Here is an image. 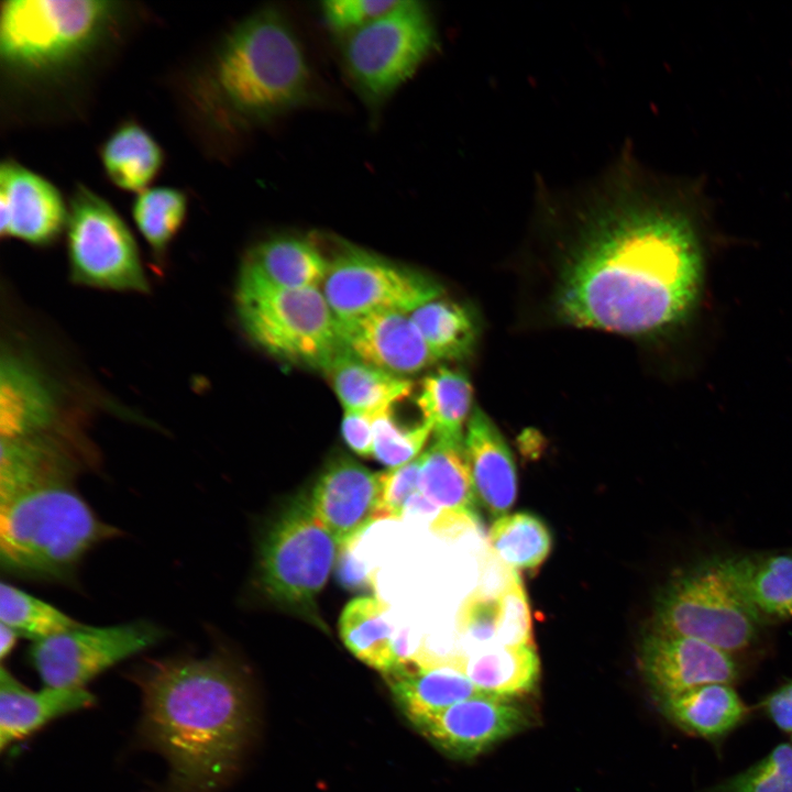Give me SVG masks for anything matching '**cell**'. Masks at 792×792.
Listing matches in <instances>:
<instances>
[{"mask_svg": "<svg viewBox=\"0 0 792 792\" xmlns=\"http://www.w3.org/2000/svg\"><path fill=\"white\" fill-rule=\"evenodd\" d=\"M400 0H329L321 2L327 26L350 34L394 9Z\"/></svg>", "mask_w": 792, "mask_h": 792, "instance_id": "41", "label": "cell"}, {"mask_svg": "<svg viewBox=\"0 0 792 792\" xmlns=\"http://www.w3.org/2000/svg\"><path fill=\"white\" fill-rule=\"evenodd\" d=\"M472 397V385L463 372L440 367L421 381L416 405L436 439L462 442Z\"/></svg>", "mask_w": 792, "mask_h": 792, "instance_id": "31", "label": "cell"}, {"mask_svg": "<svg viewBox=\"0 0 792 792\" xmlns=\"http://www.w3.org/2000/svg\"><path fill=\"white\" fill-rule=\"evenodd\" d=\"M661 714L682 732L721 743L749 716L750 708L732 684L710 683L657 700Z\"/></svg>", "mask_w": 792, "mask_h": 792, "instance_id": "23", "label": "cell"}, {"mask_svg": "<svg viewBox=\"0 0 792 792\" xmlns=\"http://www.w3.org/2000/svg\"><path fill=\"white\" fill-rule=\"evenodd\" d=\"M457 622L459 634L468 642L463 653L497 645L502 622L498 593L474 590L462 602Z\"/></svg>", "mask_w": 792, "mask_h": 792, "instance_id": "38", "label": "cell"}, {"mask_svg": "<svg viewBox=\"0 0 792 792\" xmlns=\"http://www.w3.org/2000/svg\"><path fill=\"white\" fill-rule=\"evenodd\" d=\"M186 196L172 187L147 188L132 206L134 222L152 251L162 256L184 223Z\"/></svg>", "mask_w": 792, "mask_h": 792, "instance_id": "35", "label": "cell"}, {"mask_svg": "<svg viewBox=\"0 0 792 792\" xmlns=\"http://www.w3.org/2000/svg\"><path fill=\"white\" fill-rule=\"evenodd\" d=\"M387 605L378 597L366 595L350 601L339 619L344 646L362 662L382 672H392L399 664L397 635L387 618Z\"/></svg>", "mask_w": 792, "mask_h": 792, "instance_id": "29", "label": "cell"}, {"mask_svg": "<svg viewBox=\"0 0 792 792\" xmlns=\"http://www.w3.org/2000/svg\"><path fill=\"white\" fill-rule=\"evenodd\" d=\"M86 689L47 688L32 691L10 671H0V748L29 736L51 721L91 706Z\"/></svg>", "mask_w": 792, "mask_h": 792, "instance_id": "22", "label": "cell"}, {"mask_svg": "<svg viewBox=\"0 0 792 792\" xmlns=\"http://www.w3.org/2000/svg\"><path fill=\"white\" fill-rule=\"evenodd\" d=\"M56 415V397L44 374L23 356L3 352L0 367L1 439L47 435Z\"/></svg>", "mask_w": 792, "mask_h": 792, "instance_id": "18", "label": "cell"}, {"mask_svg": "<svg viewBox=\"0 0 792 792\" xmlns=\"http://www.w3.org/2000/svg\"><path fill=\"white\" fill-rule=\"evenodd\" d=\"M464 450L477 502L495 519L507 515L517 496L516 464L498 428L480 408L466 422Z\"/></svg>", "mask_w": 792, "mask_h": 792, "instance_id": "20", "label": "cell"}, {"mask_svg": "<svg viewBox=\"0 0 792 792\" xmlns=\"http://www.w3.org/2000/svg\"><path fill=\"white\" fill-rule=\"evenodd\" d=\"M639 669L656 700L710 684H734L740 668L733 654L695 638L651 630L642 638Z\"/></svg>", "mask_w": 792, "mask_h": 792, "instance_id": "14", "label": "cell"}, {"mask_svg": "<svg viewBox=\"0 0 792 792\" xmlns=\"http://www.w3.org/2000/svg\"><path fill=\"white\" fill-rule=\"evenodd\" d=\"M141 737L169 765L170 792H217L234 773L252 711L240 668L220 652L150 660L133 672Z\"/></svg>", "mask_w": 792, "mask_h": 792, "instance_id": "2", "label": "cell"}, {"mask_svg": "<svg viewBox=\"0 0 792 792\" xmlns=\"http://www.w3.org/2000/svg\"><path fill=\"white\" fill-rule=\"evenodd\" d=\"M420 492L441 512L433 530L443 532L479 524L464 441L436 439L421 454Z\"/></svg>", "mask_w": 792, "mask_h": 792, "instance_id": "19", "label": "cell"}, {"mask_svg": "<svg viewBox=\"0 0 792 792\" xmlns=\"http://www.w3.org/2000/svg\"><path fill=\"white\" fill-rule=\"evenodd\" d=\"M20 635L12 628L0 624V656L4 660L15 647Z\"/></svg>", "mask_w": 792, "mask_h": 792, "instance_id": "45", "label": "cell"}, {"mask_svg": "<svg viewBox=\"0 0 792 792\" xmlns=\"http://www.w3.org/2000/svg\"><path fill=\"white\" fill-rule=\"evenodd\" d=\"M591 202L560 292L563 317L623 334L682 322L703 285L708 220L703 186L632 167Z\"/></svg>", "mask_w": 792, "mask_h": 792, "instance_id": "1", "label": "cell"}, {"mask_svg": "<svg viewBox=\"0 0 792 792\" xmlns=\"http://www.w3.org/2000/svg\"><path fill=\"white\" fill-rule=\"evenodd\" d=\"M384 678L397 706L414 726L424 718L482 692L458 663L422 667L407 661Z\"/></svg>", "mask_w": 792, "mask_h": 792, "instance_id": "24", "label": "cell"}, {"mask_svg": "<svg viewBox=\"0 0 792 792\" xmlns=\"http://www.w3.org/2000/svg\"><path fill=\"white\" fill-rule=\"evenodd\" d=\"M344 410L380 415L410 395L411 381L348 354L326 371Z\"/></svg>", "mask_w": 792, "mask_h": 792, "instance_id": "28", "label": "cell"}, {"mask_svg": "<svg viewBox=\"0 0 792 792\" xmlns=\"http://www.w3.org/2000/svg\"><path fill=\"white\" fill-rule=\"evenodd\" d=\"M0 624L33 642L81 625L54 605L4 582L0 586Z\"/></svg>", "mask_w": 792, "mask_h": 792, "instance_id": "34", "label": "cell"}, {"mask_svg": "<svg viewBox=\"0 0 792 792\" xmlns=\"http://www.w3.org/2000/svg\"><path fill=\"white\" fill-rule=\"evenodd\" d=\"M758 707L779 729L792 734V679L767 694Z\"/></svg>", "mask_w": 792, "mask_h": 792, "instance_id": "43", "label": "cell"}, {"mask_svg": "<svg viewBox=\"0 0 792 792\" xmlns=\"http://www.w3.org/2000/svg\"><path fill=\"white\" fill-rule=\"evenodd\" d=\"M421 455L409 463L378 472L381 519H400L409 501L420 491Z\"/></svg>", "mask_w": 792, "mask_h": 792, "instance_id": "40", "label": "cell"}, {"mask_svg": "<svg viewBox=\"0 0 792 792\" xmlns=\"http://www.w3.org/2000/svg\"><path fill=\"white\" fill-rule=\"evenodd\" d=\"M763 624L713 557L680 570L664 584L650 629L695 638L734 654L757 642Z\"/></svg>", "mask_w": 792, "mask_h": 792, "instance_id": "7", "label": "cell"}, {"mask_svg": "<svg viewBox=\"0 0 792 792\" xmlns=\"http://www.w3.org/2000/svg\"><path fill=\"white\" fill-rule=\"evenodd\" d=\"M488 546L502 563L512 570H536L549 556L552 537L536 515L520 512L494 520L487 535Z\"/></svg>", "mask_w": 792, "mask_h": 792, "instance_id": "32", "label": "cell"}, {"mask_svg": "<svg viewBox=\"0 0 792 792\" xmlns=\"http://www.w3.org/2000/svg\"><path fill=\"white\" fill-rule=\"evenodd\" d=\"M65 229L74 283L106 290H148L136 242L120 215L102 197L77 186Z\"/></svg>", "mask_w": 792, "mask_h": 792, "instance_id": "10", "label": "cell"}, {"mask_svg": "<svg viewBox=\"0 0 792 792\" xmlns=\"http://www.w3.org/2000/svg\"><path fill=\"white\" fill-rule=\"evenodd\" d=\"M339 546L314 513L309 497L294 499L260 547L258 574L274 601L309 613L338 559Z\"/></svg>", "mask_w": 792, "mask_h": 792, "instance_id": "8", "label": "cell"}, {"mask_svg": "<svg viewBox=\"0 0 792 792\" xmlns=\"http://www.w3.org/2000/svg\"><path fill=\"white\" fill-rule=\"evenodd\" d=\"M410 317L436 360H459L473 351L476 327L461 305L439 297L410 312Z\"/></svg>", "mask_w": 792, "mask_h": 792, "instance_id": "33", "label": "cell"}, {"mask_svg": "<svg viewBox=\"0 0 792 792\" xmlns=\"http://www.w3.org/2000/svg\"><path fill=\"white\" fill-rule=\"evenodd\" d=\"M437 32L422 2L400 0L391 11L350 33L344 64L362 96L372 103L389 97L433 52Z\"/></svg>", "mask_w": 792, "mask_h": 792, "instance_id": "9", "label": "cell"}, {"mask_svg": "<svg viewBox=\"0 0 792 792\" xmlns=\"http://www.w3.org/2000/svg\"><path fill=\"white\" fill-rule=\"evenodd\" d=\"M309 502L339 548L352 546L381 519L380 474L354 459L337 457L320 474Z\"/></svg>", "mask_w": 792, "mask_h": 792, "instance_id": "15", "label": "cell"}, {"mask_svg": "<svg viewBox=\"0 0 792 792\" xmlns=\"http://www.w3.org/2000/svg\"><path fill=\"white\" fill-rule=\"evenodd\" d=\"M338 332L348 354L399 376L415 374L437 361L410 314L375 311L338 319Z\"/></svg>", "mask_w": 792, "mask_h": 792, "instance_id": "16", "label": "cell"}, {"mask_svg": "<svg viewBox=\"0 0 792 792\" xmlns=\"http://www.w3.org/2000/svg\"><path fill=\"white\" fill-rule=\"evenodd\" d=\"M328 264L329 260L310 240L279 235L252 246L241 267L272 285L304 289L322 285Z\"/></svg>", "mask_w": 792, "mask_h": 792, "instance_id": "26", "label": "cell"}, {"mask_svg": "<svg viewBox=\"0 0 792 792\" xmlns=\"http://www.w3.org/2000/svg\"><path fill=\"white\" fill-rule=\"evenodd\" d=\"M431 433L425 421L403 425L389 409L375 416L373 457L389 469L398 468L421 455Z\"/></svg>", "mask_w": 792, "mask_h": 792, "instance_id": "36", "label": "cell"}, {"mask_svg": "<svg viewBox=\"0 0 792 792\" xmlns=\"http://www.w3.org/2000/svg\"><path fill=\"white\" fill-rule=\"evenodd\" d=\"M351 547L339 548L336 563L338 581L350 591H369L372 588V580L364 566L352 556Z\"/></svg>", "mask_w": 792, "mask_h": 792, "instance_id": "44", "label": "cell"}, {"mask_svg": "<svg viewBox=\"0 0 792 792\" xmlns=\"http://www.w3.org/2000/svg\"><path fill=\"white\" fill-rule=\"evenodd\" d=\"M118 12L112 1H4L0 15L1 64L18 76L59 74L102 42Z\"/></svg>", "mask_w": 792, "mask_h": 792, "instance_id": "5", "label": "cell"}, {"mask_svg": "<svg viewBox=\"0 0 792 792\" xmlns=\"http://www.w3.org/2000/svg\"><path fill=\"white\" fill-rule=\"evenodd\" d=\"M165 634L145 619L103 627L81 624L34 641L29 660L47 688L81 689L105 670L158 644Z\"/></svg>", "mask_w": 792, "mask_h": 792, "instance_id": "12", "label": "cell"}, {"mask_svg": "<svg viewBox=\"0 0 792 792\" xmlns=\"http://www.w3.org/2000/svg\"><path fill=\"white\" fill-rule=\"evenodd\" d=\"M707 792H792V744H779L762 759Z\"/></svg>", "mask_w": 792, "mask_h": 792, "instance_id": "37", "label": "cell"}, {"mask_svg": "<svg viewBox=\"0 0 792 792\" xmlns=\"http://www.w3.org/2000/svg\"><path fill=\"white\" fill-rule=\"evenodd\" d=\"M68 208L57 188L31 169L0 166V233L33 245L52 243L66 228Z\"/></svg>", "mask_w": 792, "mask_h": 792, "instance_id": "17", "label": "cell"}, {"mask_svg": "<svg viewBox=\"0 0 792 792\" xmlns=\"http://www.w3.org/2000/svg\"><path fill=\"white\" fill-rule=\"evenodd\" d=\"M309 88L310 72L296 34L278 10L266 8L224 37L197 98L211 120L241 125L299 106Z\"/></svg>", "mask_w": 792, "mask_h": 792, "instance_id": "3", "label": "cell"}, {"mask_svg": "<svg viewBox=\"0 0 792 792\" xmlns=\"http://www.w3.org/2000/svg\"><path fill=\"white\" fill-rule=\"evenodd\" d=\"M100 156L107 176L117 187L139 194L155 178L163 163L160 145L133 122L123 123L111 133Z\"/></svg>", "mask_w": 792, "mask_h": 792, "instance_id": "30", "label": "cell"}, {"mask_svg": "<svg viewBox=\"0 0 792 792\" xmlns=\"http://www.w3.org/2000/svg\"><path fill=\"white\" fill-rule=\"evenodd\" d=\"M745 603L766 623L792 617V552L714 557Z\"/></svg>", "mask_w": 792, "mask_h": 792, "instance_id": "21", "label": "cell"}, {"mask_svg": "<svg viewBox=\"0 0 792 792\" xmlns=\"http://www.w3.org/2000/svg\"><path fill=\"white\" fill-rule=\"evenodd\" d=\"M460 668L480 691L510 697L532 692L540 678L535 645H494L462 653Z\"/></svg>", "mask_w": 792, "mask_h": 792, "instance_id": "27", "label": "cell"}, {"mask_svg": "<svg viewBox=\"0 0 792 792\" xmlns=\"http://www.w3.org/2000/svg\"><path fill=\"white\" fill-rule=\"evenodd\" d=\"M235 308L248 337L279 360L327 371L345 352L319 287H278L241 267Z\"/></svg>", "mask_w": 792, "mask_h": 792, "instance_id": "6", "label": "cell"}, {"mask_svg": "<svg viewBox=\"0 0 792 792\" xmlns=\"http://www.w3.org/2000/svg\"><path fill=\"white\" fill-rule=\"evenodd\" d=\"M80 463L48 435L1 439L0 501L54 482H73Z\"/></svg>", "mask_w": 792, "mask_h": 792, "instance_id": "25", "label": "cell"}, {"mask_svg": "<svg viewBox=\"0 0 792 792\" xmlns=\"http://www.w3.org/2000/svg\"><path fill=\"white\" fill-rule=\"evenodd\" d=\"M502 622L497 645H535L528 598L517 571L509 569L498 592Z\"/></svg>", "mask_w": 792, "mask_h": 792, "instance_id": "39", "label": "cell"}, {"mask_svg": "<svg viewBox=\"0 0 792 792\" xmlns=\"http://www.w3.org/2000/svg\"><path fill=\"white\" fill-rule=\"evenodd\" d=\"M321 292L338 319L375 311L410 314L442 295L430 276L351 244L329 260Z\"/></svg>", "mask_w": 792, "mask_h": 792, "instance_id": "11", "label": "cell"}, {"mask_svg": "<svg viewBox=\"0 0 792 792\" xmlns=\"http://www.w3.org/2000/svg\"><path fill=\"white\" fill-rule=\"evenodd\" d=\"M118 535L73 482L40 485L0 501V565L13 578L72 584L88 552Z\"/></svg>", "mask_w": 792, "mask_h": 792, "instance_id": "4", "label": "cell"}, {"mask_svg": "<svg viewBox=\"0 0 792 792\" xmlns=\"http://www.w3.org/2000/svg\"><path fill=\"white\" fill-rule=\"evenodd\" d=\"M375 416L344 410L341 433L345 444L360 457H373Z\"/></svg>", "mask_w": 792, "mask_h": 792, "instance_id": "42", "label": "cell"}, {"mask_svg": "<svg viewBox=\"0 0 792 792\" xmlns=\"http://www.w3.org/2000/svg\"><path fill=\"white\" fill-rule=\"evenodd\" d=\"M528 722L515 697L481 692L414 727L446 756L469 760L524 729Z\"/></svg>", "mask_w": 792, "mask_h": 792, "instance_id": "13", "label": "cell"}]
</instances>
